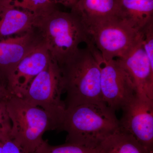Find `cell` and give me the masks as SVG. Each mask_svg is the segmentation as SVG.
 <instances>
[{
  "mask_svg": "<svg viewBox=\"0 0 153 153\" xmlns=\"http://www.w3.org/2000/svg\"><path fill=\"white\" fill-rule=\"evenodd\" d=\"M114 110L105 103H85L66 108L59 130L66 143L97 149L120 127Z\"/></svg>",
  "mask_w": 153,
  "mask_h": 153,
  "instance_id": "1",
  "label": "cell"
},
{
  "mask_svg": "<svg viewBox=\"0 0 153 153\" xmlns=\"http://www.w3.org/2000/svg\"><path fill=\"white\" fill-rule=\"evenodd\" d=\"M35 28L59 67L78 51L81 43H92L85 25L72 10L67 13L55 8L39 16Z\"/></svg>",
  "mask_w": 153,
  "mask_h": 153,
  "instance_id": "2",
  "label": "cell"
},
{
  "mask_svg": "<svg viewBox=\"0 0 153 153\" xmlns=\"http://www.w3.org/2000/svg\"><path fill=\"white\" fill-rule=\"evenodd\" d=\"M66 108L85 103H105L102 94L100 67L93 44L80 49L60 67Z\"/></svg>",
  "mask_w": 153,
  "mask_h": 153,
  "instance_id": "3",
  "label": "cell"
},
{
  "mask_svg": "<svg viewBox=\"0 0 153 153\" xmlns=\"http://www.w3.org/2000/svg\"><path fill=\"white\" fill-rule=\"evenodd\" d=\"M7 106L11 137L30 153L35 152L44 142L45 132L59 129V123L52 115L23 98L10 95Z\"/></svg>",
  "mask_w": 153,
  "mask_h": 153,
  "instance_id": "4",
  "label": "cell"
},
{
  "mask_svg": "<svg viewBox=\"0 0 153 153\" xmlns=\"http://www.w3.org/2000/svg\"><path fill=\"white\" fill-rule=\"evenodd\" d=\"M90 40L103 59L121 58L142 40V31L119 17L96 22L86 27Z\"/></svg>",
  "mask_w": 153,
  "mask_h": 153,
  "instance_id": "5",
  "label": "cell"
},
{
  "mask_svg": "<svg viewBox=\"0 0 153 153\" xmlns=\"http://www.w3.org/2000/svg\"><path fill=\"white\" fill-rule=\"evenodd\" d=\"M63 92L60 67L51 58L47 67L30 83L23 99L52 115L60 128L66 109L61 98Z\"/></svg>",
  "mask_w": 153,
  "mask_h": 153,
  "instance_id": "6",
  "label": "cell"
},
{
  "mask_svg": "<svg viewBox=\"0 0 153 153\" xmlns=\"http://www.w3.org/2000/svg\"><path fill=\"white\" fill-rule=\"evenodd\" d=\"M96 53L100 67L103 101L114 111L122 109L136 94L131 79L117 59L104 60L97 49Z\"/></svg>",
  "mask_w": 153,
  "mask_h": 153,
  "instance_id": "7",
  "label": "cell"
},
{
  "mask_svg": "<svg viewBox=\"0 0 153 153\" xmlns=\"http://www.w3.org/2000/svg\"><path fill=\"white\" fill-rule=\"evenodd\" d=\"M120 128L153 152V100L135 94L122 108Z\"/></svg>",
  "mask_w": 153,
  "mask_h": 153,
  "instance_id": "8",
  "label": "cell"
},
{
  "mask_svg": "<svg viewBox=\"0 0 153 153\" xmlns=\"http://www.w3.org/2000/svg\"><path fill=\"white\" fill-rule=\"evenodd\" d=\"M41 41L35 28L14 37L0 39V82L4 87L7 88L22 59Z\"/></svg>",
  "mask_w": 153,
  "mask_h": 153,
  "instance_id": "9",
  "label": "cell"
},
{
  "mask_svg": "<svg viewBox=\"0 0 153 153\" xmlns=\"http://www.w3.org/2000/svg\"><path fill=\"white\" fill-rule=\"evenodd\" d=\"M50 59L47 46L42 41L17 66L7 85L9 93L23 98L30 83L47 67Z\"/></svg>",
  "mask_w": 153,
  "mask_h": 153,
  "instance_id": "10",
  "label": "cell"
},
{
  "mask_svg": "<svg viewBox=\"0 0 153 153\" xmlns=\"http://www.w3.org/2000/svg\"><path fill=\"white\" fill-rule=\"evenodd\" d=\"M142 40L124 57L117 59L130 77L135 94L153 100V65L144 50Z\"/></svg>",
  "mask_w": 153,
  "mask_h": 153,
  "instance_id": "11",
  "label": "cell"
},
{
  "mask_svg": "<svg viewBox=\"0 0 153 153\" xmlns=\"http://www.w3.org/2000/svg\"><path fill=\"white\" fill-rule=\"evenodd\" d=\"M38 17L11 3L0 1V39L32 30L36 27Z\"/></svg>",
  "mask_w": 153,
  "mask_h": 153,
  "instance_id": "12",
  "label": "cell"
},
{
  "mask_svg": "<svg viewBox=\"0 0 153 153\" xmlns=\"http://www.w3.org/2000/svg\"><path fill=\"white\" fill-rule=\"evenodd\" d=\"M71 9L85 27L102 20L120 17L118 0H76Z\"/></svg>",
  "mask_w": 153,
  "mask_h": 153,
  "instance_id": "13",
  "label": "cell"
},
{
  "mask_svg": "<svg viewBox=\"0 0 153 153\" xmlns=\"http://www.w3.org/2000/svg\"><path fill=\"white\" fill-rule=\"evenodd\" d=\"M120 17L140 31L153 21V0H118Z\"/></svg>",
  "mask_w": 153,
  "mask_h": 153,
  "instance_id": "14",
  "label": "cell"
},
{
  "mask_svg": "<svg viewBox=\"0 0 153 153\" xmlns=\"http://www.w3.org/2000/svg\"><path fill=\"white\" fill-rule=\"evenodd\" d=\"M97 149L99 153H153L120 128L103 141Z\"/></svg>",
  "mask_w": 153,
  "mask_h": 153,
  "instance_id": "15",
  "label": "cell"
},
{
  "mask_svg": "<svg viewBox=\"0 0 153 153\" xmlns=\"http://www.w3.org/2000/svg\"><path fill=\"white\" fill-rule=\"evenodd\" d=\"M12 3L15 7L29 11L41 16L56 8L55 3L51 0H0Z\"/></svg>",
  "mask_w": 153,
  "mask_h": 153,
  "instance_id": "16",
  "label": "cell"
},
{
  "mask_svg": "<svg viewBox=\"0 0 153 153\" xmlns=\"http://www.w3.org/2000/svg\"><path fill=\"white\" fill-rule=\"evenodd\" d=\"M34 153H99L97 149L66 143L59 146H52L44 140Z\"/></svg>",
  "mask_w": 153,
  "mask_h": 153,
  "instance_id": "17",
  "label": "cell"
},
{
  "mask_svg": "<svg viewBox=\"0 0 153 153\" xmlns=\"http://www.w3.org/2000/svg\"><path fill=\"white\" fill-rule=\"evenodd\" d=\"M8 98L0 99V141L11 137V123L7 106Z\"/></svg>",
  "mask_w": 153,
  "mask_h": 153,
  "instance_id": "18",
  "label": "cell"
},
{
  "mask_svg": "<svg viewBox=\"0 0 153 153\" xmlns=\"http://www.w3.org/2000/svg\"><path fill=\"white\" fill-rule=\"evenodd\" d=\"M142 45L148 59L153 65V21L143 30Z\"/></svg>",
  "mask_w": 153,
  "mask_h": 153,
  "instance_id": "19",
  "label": "cell"
},
{
  "mask_svg": "<svg viewBox=\"0 0 153 153\" xmlns=\"http://www.w3.org/2000/svg\"><path fill=\"white\" fill-rule=\"evenodd\" d=\"M0 153H30L12 138L0 141Z\"/></svg>",
  "mask_w": 153,
  "mask_h": 153,
  "instance_id": "20",
  "label": "cell"
},
{
  "mask_svg": "<svg viewBox=\"0 0 153 153\" xmlns=\"http://www.w3.org/2000/svg\"><path fill=\"white\" fill-rule=\"evenodd\" d=\"M10 94L7 90L5 87L3 86L0 82V99H6L8 98Z\"/></svg>",
  "mask_w": 153,
  "mask_h": 153,
  "instance_id": "21",
  "label": "cell"
},
{
  "mask_svg": "<svg viewBox=\"0 0 153 153\" xmlns=\"http://www.w3.org/2000/svg\"><path fill=\"white\" fill-rule=\"evenodd\" d=\"M58 1L64 5L71 8L75 4L76 0H58Z\"/></svg>",
  "mask_w": 153,
  "mask_h": 153,
  "instance_id": "22",
  "label": "cell"
}]
</instances>
